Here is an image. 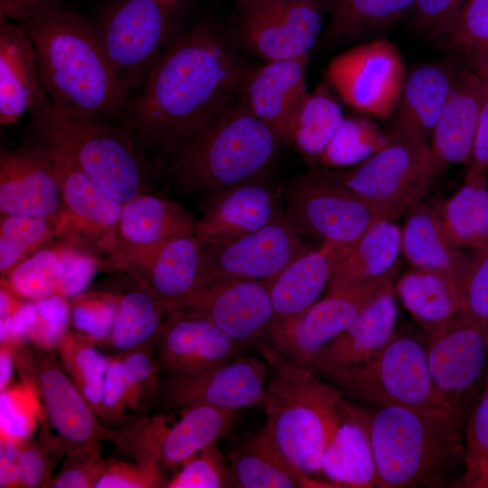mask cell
I'll list each match as a JSON object with an SVG mask.
<instances>
[{
    "label": "cell",
    "instance_id": "1",
    "mask_svg": "<svg viewBox=\"0 0 488 488\" xmlns=\"http://www.w3.org/2000/svg\"><path fill=\"white\" fill-rule=\"evenodd\" d=\"M249 72L221 31L201 21L173 38L119 127L147 156L157 152L158 164L235 104Z\"/></svg>",
    "mask_w": 488,
    "mask_h": 488
},
{
    "label": "cell",
    "instance_id": "2",
    "mask_svg": "<svg viewBox=\"0 0 488 488\" xmlns=\"http://www.w3.org/2000/svg\"><path fill=\"white\" fill-rule=\"evenodd\" d=\"M52 105L80 117L121 118L129 101L93 24L57 7L20 22Z\"/></svg>",
    "mask_w": 488,
    "mask_h": 488
},
{
    "label": "cell",
    "instance_id": "3",
    "mask_svg": "<svg viewBox=\"0 0 488 488\" xmlns=\"http://www.w3.org/2000/svg\"><path fill=\"white\" fill-rule=\"evenodd\" d=\"M351 405L371 441L378 488H457L465 471V431L449 413Z\"/></svg>",
    "mask_w": 488,
    "mask_h": 488
},
{
    "label": "cell",
    "instance_id": "4",
    "mask_svg": "<svg viewBox=\"0 0 488 488\" xmlns=\"http://www.w3.org/2000/svg\"><path fill=\"white\" fill-rule=\"evenodd\" d=\"M280 145L273 131L240 100L157 164L176 191L205 198L268 177Z\"/></svg>",
    "mask_w": 488,
    "mask_h": 488
},
{
    "label": "cell",
    "instance_id": "5",
    "mask_svg": "<svg viewBox=\"0 0 488 488\" xmlns=\"http://www.w3.org/2000/svg\"><path fill=\"white\" fill-rule=\"evenodd\" d=\"M258 350L268 366L261 402L265 426L287 460L305 475L321 473L324 450L342 419L343 392L264 340Z\"/></svg>",
    "mask_w": 488,
    "mask_h": 488
},
{
    "label": "cell",
    "instance_id": "6",
    "mask_svg": "<svg viewBox=\"0 0 488 488\" xmlns=\"http://www.w3.org/2000/svg\"><path fill=\"white\" fill-rule=\"evenodd\" d=\"M105 119L65 113L49 100L31 115L30 142L57 153L124 203L151 192L155 164L119 126Z\"/></svg>",
    "mask_w": 488,
    "mask_h": 488
},
{
    "label": "cell",
    "instance_id": "7",
    "mask_svg": "<svg viewBox=\"0 0 488 488\" xmlns=\"http://www.w3.org/2000/svg\"><path fill=\"white\" fill-rule=\"evenodd\" d=\"M309 369L352 399L448 413L429 376L427 334L395 333L380 351L361 361L313 362Z\"/></svg>",
    "mask_w": 488,
    "mask_h": 488
},
{
    "label": "cell",
    "instance_id": "8",
    "mask_svg": "<svg viewBox=\"0 0 488 488\" xmlns=\"http://www.w3.org/2000/svg\"><path fill=\"white\" fill-rule=\"evenodd\" d=\"M315 169L389 220L423 202L439 177L429 144L396 135L385 147L355 165Z\"/></svg>",
    "mask_w": 488,
    "mask_h": 488
},
{
    "label": "cell",
    "instance_id": "9",
    "mask_svg": "<svg viewBox=\"0 0 488 488\" xmlns=\"http://www.w3.org/2000/svg\"><path fill=\"white\" fill-rule=\"evenodd\" d=\"M179 13L174 0H117L93 24L129 95L140 88L175 36Z\"/></svg>",
    "mask_w": 488,
    "mask_h": 488
},
{
    "label": "cell",
    "instance_id": "10",
    "mask_svg": "<svg viewBox=\"0 0 488 488\" xmlns=\"http://www.w3.org/2000/svg\"><path fill=\"white\" fill-rule=\"evenodd\" d=\"M170 425L164 413L141 416L117 428L112 443L117 451L135 461L164 468L180 467L205 446L215 443L234 427L237 411L211 406L180 409Z\"/></svg>",
    "mask_w": 488,
    "mask_h": 488
},
{
    "label": "cell",
    "instance_id": "11",
    "mask_svg": "<svg viewBox=\"0 0 488 488\" xmlns=\"http://www.w3.org/2000/svg\"><path fill=\"white\" fill-rule=\"evenodd\" d=\"M285 213L304 238L352 249L366 230L385 219L315 168L292 180L283 191Z\"/></svg>",
    "mask_w": 488,
    "mask_h": 488
},
{
    "label": "cell",
    "instance_id": "12",
    "mask_svg": "<svg viewBox=\"0 0 488 488\" xmlns=\"http://www.w3.org/2000/svg\"><path fill=\"white\" fill-rule=\"evenodd\" d=\"M33 368L42 407L39 440L52 454L61 457L113 440L116 428L100 420L53 351L34 347Z\"/></svg>",
    "mask_w": 488,
    "mask_h": 488
},
{
    "label": "cell",
    "instance_id": "13",
    "mask_svg": "<svg viewBox=\"0 0 488 488\" xmlns=\"http://www.w3.org/2000/svg\"><path fill=\"white\" fill-rule=\"evenodd\" d=\"M405 76L399 48L382 38L337 54L326 70L328 83L346 104L379 120L393 114Z\"/></svg>",
    "mask_w": 488,
    "mask_h": 488
},
{
    "label": "cell",
    "instance_id": "14",
    "mask_svg": "<svg viewBox=\"0 0 488 488\" xmlns=\"http://www.w3.org/2000/svg\"><path fill=\"white\" fill-rule=\"evenodd\" d=\"M487 355L483 332L464 314L442 331L427 335L431 381L464 431L484 380Z\"/></svg>",
    "mask_w": 488,
    "mask_h": 488
},
{
    "label": "cell",
    "instance_id": "15",
    "mask_svg": "<svg viewBox=\"0 0 488 488\" xmlns=\"http://www.w3.org/2000/svg\"><path fill=\"white\" fill-rule=\"evenodd\" d=\"M240 38L269 61L309 54L334 0H234Z\"/></svg>",
    "mask_w": 488,
    "mask_h": 488
},
{
    "label": "cell",
    "instance_id": "16",
    "mask_svg": "<svg viewBox=\"0 0 488 488\" xmlns=\"http://www.w3.org/2000/svg\"><path fill=\"white\" fill-rule=\"evenodd\" d=\"M42 147L51 158L61 186V206L56 224L59 237L82 251L105 258L117 242L122 203L62 156Z\"/></svg>",
    "mask_w": 488,
    "mask_h": 488
},
{
    "label": "cell",
    "instance_id": "17",
    "mask_svg": "<svg viewBox=\"0 0 488 488\" xmlns=\"http://www.w3.org/2000/svg\"><path fill=\"white\" fill-rule=\"evenodd\" d=\"M268 379L265 360L238 356L191 374H160L154 400L167 410L211 406L237 411L262 402Z\"/></svg>",
    "mask_w": 488,
    "mask_h": 488
},
{
    "label": "cell",
    "instance_id": "18",
    "mask_svg": "<svg viewBox=\"0 0 488 488\" xmlns=\"http://www.w3.org/2000/svg\"><path fill=\"white\" fill-rule=\"evenodd\" d=\"M163 305L166 314H186L210 321L244 346L267 340L274 324L268 286L260 281L225 280Z\"/></svg>",
    "mask_w": 488,
    "mask_h": 488
},
{
    "label": "cell",
    "instance_id": "19",
    "mask_svg": "<svg viewBox=\"0 0 488 488\" xmlns=\"http://www.w3.org/2000/svg\"><path fill=\"white\" fill-rule=\"evenodd\" d=\"M204 246L212 285L230 279L267 284L293 259L311 249L285 211L256 231Z\"/></svg>",
    "mask_w": 488,
    "mask_h": 488
},
{
    "label": "cell",
    "instance_id": "20",
    "mask_svg": "<svg viewBox=\"0 0 488 488\" xmlns=\"http://www.w3.org/2000/svg\"><path fill=\"white\" fill-rule=\"evenodd\" d=\"M390 286L391 277H387L348 291L326 293L285 330L266 341L289 360L309 368L314 356Z\"/></svg>",
    "mask_w": 488,
    "mask_h": 488
},
{
    "label": "cell",
    "instance_id": "21",
    "mask_svg": "<svg viewBox=\"0 0 488 488\" xmlns=\"http://www.w3.org/2000/svg\"><path fill=\"white\" fill-rule=\"evenodd\" d=\"M136 286L163 303L178 301L212 285L205 246L195 234L173 238L120 265Z\"/></svg>",
    "mask_w": 488,
    "mask_h": 488
},
{
    "label": "cell",
    "instance_id": "22",
    "mask_svg": "<svg viewBox=\"0 0 488 488\" xmlns=\"http://www.w3.org/2000/svg\"><path fill=\"white\" fill-rule=\"evenodd\" d=\"M61 206L59 179L43 147L29 142L14 149H1V215L31 216L57 224Z\"/></svg>",
    "mask_w": 488,
    "mask_h": 488
},
{
    "label": "cell",
    "instance_id": "23",
    "mask_svg": "<svg viewBox=\"0 0 488 488\" xmlns=\"http://www.w3.org/2000/svg\"><path fill=\"white\" fill-rule=\"evenodd\" d=\"M153 347L160 374H191L238 357L246 347L210 321L186 314L168 313Z\"/></svg>",
    "mask_w": 488,
    "mask_h": 488
},
{
    "label": "cell",
    "instance_id": "24",
    "mask_svg": "<svg viewBox=\"0 0 488 488\" xmlns=\"http://www.w3.org/2000/svg\"><path fill=\"white\" fill-rule=\"evenodd\" d=\"M283 191L268 177L241 183L203 198L195 235L204 243L223 242L256 231L283 210Z\"/></svg>",
    "mask_w": 488,
    "mask_h": 488
},
{
    "label": "cell",
    "instance_id": "25",
    "mask_svg": "<svg viewBox=\"0 0 488 488\" xmlns=\"http://www.w3.org/2000/svg\"><path fill=\"white\" fill-rule=\"evenodd\" d=\"M196 222L178 202L150 192L140 193L122 203L117 242L102 266L116 270L173 238L195 234Z\"/></svg>",
    "mask_w": 488,
    "mask_h": 488
},
{
    "label": "cell",
    "instance_id": "26",
    "mask_svg": "<svg viewBox=\"0 0 488 488\" xmlns=\"http://www.w3.org/2000/svg\"><path fill=\"white\" fill-rule=\"evenodd\" d=\"M350 250L321 244L296 257L267 283L274 324L267 340L285 330L320 299Z\"/></svg>",
    "mask_w": 488,
    "mask_h": 488
},
{
    "label": "cell",
    "instance_id": "27",
    "mask_svg": "<svg viewBox=\"0 0 488 488\" xmlns=\"http://www.w3.org/2000/svg\"><path fill=\"white\" fill-rule=\"evenodd\" d=\"M308 64L309 54L269 61L249 72L244 83L241 101L280 144H286L291 122L308 92Z\"/></svg>",
    "mask_w": 488,
    "mask_h": 488
},
{
    "label": "cell",
    "instance_id": "28",
    "mask_svg": "<svg viewBox=\"0 0 488 488\" xmlns=\"http://www.w3.org/2000/svg\"><path fill=\"white\" fill-rule=\"evenodd\" d=\"M486 94V88L473 69L457 66L429 144L438 175L453 165H470Z\"/></svg>",
    "mask_w": 488,
    "mask_h": 488
},
{
    "label": "cell",
    "instance_id": "29",
    "mask_svg": "<svg viewBox=\"0 0 488 488\" xmlns=\"http://www.w3.org/2000/svg\"><path fill=\"white\" fill-rule=\"evenodd\" d=\"M49 99L42 84L33 42L19 23L0 14V123L18 122Z\"/></svg>",
    "mask_w": 488,
    "mask_h": 488
},
{
    "label": "cell",
    "instance_id": "30",
    "mask_svg": "<svg viewBox=\"0 0 488 488\" xmlns=\"http://www.w3.org/2000/svg\"><path fill=\"white\" fill-rule=\"evenodd\" d=\"M456 69L453 61L425 63L406 74L390 117V131L400 137L430 144Z\"/></svg>",
    "mask_w": 488,
    "mask_h": 488
},
{
    "label": "cell",
    "instance_id": "31",
    "mask_svg": "<svg viewBox=\"0 0 488 488\" xmlns=\"http://www.w3.org/2000/svg\"><path fill=\"white\" fill-rule=\"evenodd\" d=\"M401 252V228L393 220H378L339 264L326 293L348 291L391 277Z\"/></svg>",
    "mask_w": 488,
    "mask_h": 488
},
{
    "label": "cell",
    "instance_id": "32",
    "mask_svg": "<svg viewBox=\"0 0 488 488\" xmlns=\"http://www.w3.org/2000/svg\"><path fill=\"white\" fill-rule=\"evenodd\" d=\"M232 487H317L318 481L298 471L284 455L266 426L229 454Z\"/></svg>",
    "mask_w": 488,
    "mask_h": 488
},
{
    "label": "cell",
    "instance_id": "33",
    "mask_svg": "<svg viewBox=\"0 0 488 488\" xmlns=\"http://www.w3.org/2000/svg\"><path fill=\"white\" fill-rule=\"evenodd\" d=\"M342 419L326 446L321 473L336 487L378 488L371 441L351 402L343 399Z\"/></svg>",
    "mask_w": 488,
    "mask_h": 488
},
{
    "label": "cell",
    "instance_id": "34",
    "mask_svg": "<svg viewBox=\"0 0 488 488\" xmlns=\"http://www.w3.org/2000/svg\"><path fill=\"white\" fill-rule=\"evenodd\" d=\"M439 202L423 201L406 212L401 250L411 267L445 275L454 283L465 250L450 241L439 214Z\"/></svg>",
    "mask_w": 488,
    "mask_h": 488
},
{
    "label": "cell",
    "instance_id": "35",
    "mask_svg": "<svg viewBox=\"0 0 488 488\" xmlns=\"http://www.w3.org/2000/svg\"><path fill=\"white\" fill-rule=\"evenodd\" d=\"M397 315L394 292L390 286L363 310L345 332L326 344L311 364L324 362L343 365L369 358L395 334Z\"/></svg>",
    "mask_w": 488,
    "mask_h": 488
},
{
    "label": "cell",
    "instance_id": "36",
    "mask_svg": "<svg viewBox=\"0 0 488 488\" xmlns=\"http://www.w3.org/2000/svg\"><path fill=\"white\" fill-rule=\"evenodd\" d=\"M395 289L427 335L442 331L463 314L455 285L445 275L411 267L399 278Z\"/></svg>",
    "mask_w": 488,
    "mask_h": 488
},
{
    "label": "cell",
    "instance_id": "37",
    "mask_svg": "<svg viewBox=\"0 0 488 488\" xmlns=\"http://www.w3.org/2000/svg\"><path fill=\"white\" fill-rule=\"evenodd\" d=\"M487 173L466 174L462 185L439 202L445 230L459 249H472L488 240Z\"/></svg>",
    "mask_w": 488,
    "mask_h": 488
},
{
    "label": "cell",
    "instance_id": "38",
    "mask_svg": "<svg viewBox=\"0 0 488 488\" xmlns=\"http://www.w3.org/2000/svg\"><path fill=\"white\" fill-rule=\"evenodd\" d=\"M343 117L342 108L329 87L321 83L302 100L291 122L286 144L309 164L318 165Z\"/></svg>",
    "mask_w": 488,
    "mask_h": 488
},
{
    "label": "cell",
    "instance_id": "39",
    "mask_svg": "<svg viewBox=\"0 0 488 488\" xmlns=\"http://www.w3.org/2000/svg\"><path fill=\"white\" fill-rule=\"evenodd\" d=\"M165 316L163 302L136 286L117 300L107 343L118 353L152 343Z\"/></svg>",
    "mask_w": 488,
    "mask_h": 488
},
{
    "label": "cell",
    "instance_id": "40",
    "mask_svg": "<svg viewBox=\"0 0 488 488\" xmlns=\"http://www.w3.org/2000/svg\"><path fill=\"white\" fill-rule=\"evenodd\" d=\"M417 0H334L325 40L361 37L410 14Z\"/></svg>",
    "mask_w": 488,
    "mask_h": 488
},
{
    "label": "cell",
    "instance_id": "41",
    "mask_svg": "<svg viewBox=\"0 0 488 488\" xmlns=\"http://www.w3.org/2000/svg\"><path fill=\"white\" fill-rule=\"evenodd\" d=\"M394 137L391 131H385L368 116H344L320 158L319 168L355 165L385 147Z\"/></svg>",
    "mask_w": 488,
    "mask_h": 488
},
{
    "label": "cell",
    "instance_id": "42",
    "mask_svg": "<svg viewBox=\"0 0 488 488\" xmlns=\"http://www.w3.org/2000/svg\"><path fill=\"white\" fill-rule=\"evenodd\" d=\"M93 344L79 333H67L56 351L62 368L100 418L108 357Z\"/></svg>",
    "mask_w": 488,
    "mask_h": 488
},
{
    "label": "cell",
    "instance_id": "43",
    "mask_svg": "<svg viewBox=\"0 0 488 488\" xmlns=\"http://www.w3.org/2000/svg\"><path fill=\"white\" fill-rule=\"evenodd\" d=\"M68 269L61 252L45 247L1 278V285L23 299L39 302L62 296Z\"/></svg>",
    "mask_w": 488,
    "mask_h": 488
},
{
    "label": "cell",
    "instance_id": "44",
    "mask_svg": "<svg viewBox=\"0 0 488 488\" xmlns=\"http://www.w3.org/2000/svg\"><path fill=\"white\" fill-rule=\"evenodd\" d=\"M59 231L51 221L23 215H1L0 276L5 277L25 259L47 247Z\"/></svg>",
    "mask_w": 488,
    "mask_h": 488
},
{
    "label": "cell",
    "instance_id": "45",
    "mask_svg": "<svg viewBox=\"0 0 488 488\" xmlns=\"http://www.w3.org/2000/svg\"><path fill=\"white\" fill-rule=\"evenodd\" d=\"M454 284L463 314L481 329L488 346V240L465 250Z\"/></svg>",
    "mask_w": 488,
    "mask_h": 488
},
{
    "label": "cell",
    "instance_id": "46",
    "mask_svg": "<svg viewBox=\"0 0 488 488\" xmlns=\"http://www.w3.org/2000/svg\"><path fill=\"white\" fill-rule=\"evenodd\" d=\"M42 419V407L33 378H24L0 391V438L17 444L31 439Z\"/></svg>",
    "mask_w": 488,
    "mask_h": 488
},
{
    "label": "cell",
    "instance_id": "47",
    "mask_svg": "<svg viewBox=\"0 0 488 488\" xmlns=\"http://www.w3.org/2000/svg\"><path fill=\"white\" fill-rule=\"evenodd\" d=\"M465 471L457 488H488V366L465 428Z\"/></svg>",
    "mask_w": 488,
    "mask_h": 488
},
{
    "label": "cell",
    "instance_id": "48",
    "mask_svg": "<svg viewBox=\"0 0 488 488\" xmlns=\"http://www.w3.org/2000/svg\"><path fill=\"white\" fill-rule=\"evenodd\" d=\"M442 42L473 67L488 51V0H465Z\"/></svg>",
    "mask_w": 488,
    "mask_h": 488
},
{
    "label": "cell",
    "instance_id": "49",
    "mask_svg": "<svg viewBox=\"0 0 488 488\" xmlns=\"http://www.w3.org/2000/svg\"><path fill=\"white\" fill-rule=\"evenodd\" d=\"M165 488H225L232 487L229 465L217 446L212 443L185 461Z\"/></svg>",
    "mask_w": 488,
    "mask_h": 488
},
{
    "label": "cell",
    "instance_id": "50",
    "mask_svg": "<svg viewBox=\"0 0 488 488\" xmlns=\"http://www.w3.org/2000/svg\"><path fill=\"white\" fill-rule=\"evenodd\" d=\"M130 378L120 354L108 357L105 374L101 421L107 427L120 428L136 418L130 411Z\"/></svg>",
    "mask_w": 488,
    "mask_h": 488
},
{
    "label": "cell",
    "instance_id": "51",
    "mask_svg": "<svg viewBox=\"0 0 488 488\" xmlns=\"http://www.w3.org/2000/svg\"><path fill=\"white\" fill-rule=\"evenodd\" d=\"M101 446L67 454L60 470L49 483L51 488H95L108 459Z\"/></svg>",
    "mask_w": 488,
    "mask_h": 488
},
{
    "label": "cell",
    "instance_id": "52",
    "mask_svg": "<svg viewBox=\"0 0 488 488\" xmlns=\"http://www.w3.org/2000/svg\"><path fill=\"white\" fill-rule=\"evenodd\" d=\"M166 483L163 469L156 465L109 458L95 488H157Z\"/></svg>",
    "mask_w": 488,
    "mask_h": 488
},
{
    "label": "cell",
    "instance_id": "53",
    "mask_svg": "<svg viewBox=\"0 0 488 488\" xmlns=\"http://www.w3.org/2000/svg\"><path fill=\"white\" fill-rule=\"evenodd\" d=\"M62 297L54 296L39 301L35 323L29 333L35 347L56 350L67 333L68 311Z\"/></svg>",
    "mask_w": 488,
    "mask_h": 488
},
{
    "label": "cell",
    "instance_id": "54",
    "mask_svg": "<svg viewBox=\"0 0 488 488\" xmlns=\"http://www.w3.org/2000/svg\"><path fill=\"white\" fill-rule=\"evenodd\" d=\"M117 301L85 299L73 309L72 320L79 334L94 344L107 343L114 322Z\"/></svg>",
    "mask_w": 488,
    "mask_h": 488
},
{
    "label": "cell",
    "instance_id": "55",
    "mask_svg": "<svg viewBox=\"0 0 488 488\" xmlns=\"http://www.w3.org/2000/svg\"><path fill=\"white\" fill-rule=\"evenodd\" d=\"M465 0H417L413 23L429 38L442 40L453 27Z\"/></svg>",
    "mask_w": 488,
    "mask_h": 488
},
{
    "label": "cell",
    "instance_id": "56",
    "mask_svg": "<svg viewBox=\"0 0 488 488\" xmlns=\"http://www.w3.org/2000/svg\"><path fill=\"white\" fill-rule=\"evenodd\" d=\"M58 458L40 440L30 439L22 444L18 464L19 487H48Z\"/></svg>",
    "mask_w": 488,
    "mask_h": 488
},
{
    "label": "cell",
    "instance_id": "57",
    "mask_svg": "<svg viewBox=\"0 0 488 488\" xmlns=\"http://www.w3.org/2000/svg\"><path fill=\"white\" fill-rule=\"evenodd\" d=\"M482 172H488V91L481 108L473 156L466 174Z\"/></svg>",
    "mask_w": 488,
    "mask_h": 488
},
{
    "label": "cell",
    "instance_id": "58",
    "mask_svg": "<svg viewBox=\"0 0 488 488\" xmlns=\"http://www.w3.org/2000/svg\"><path fill=\"white\" fill-rule=\"evenodd\" d=\"M60 0H0V14L19 22L60 7Z\"/></svg>",
    "mask_w": 488,
    "mask_h": 488
},
{
    "label": "cell",
    "instance_id": "59",
    "mask_svg": "<svg viewBox=\"0 0 488 488\" xmlns=\"http://www.w3.org/2000/svg\"><path fill=\"white\" fill-rule=\"evenodd\" d=\"M21 445L0 438V487H19L18 464Z\"/></svg>",
    "mask_w": 488,
    "mask_h": 488
},
{
    "label": "cell",
    "instance_id": "60",
    "mask_svg": "<svg viewBox=\"0 0 488 488\" xmlns=\"http://www.w3.org/2000/svg\"><path fill=\"white\" fill-rule=\"evenodd\" d=\"M15 363L14 347L9 343L0 344V391L10 386Z\"/></svg>",
    "mask_w": 488,
    "mask_h": 488
},
{
    "label": "cell",
    "instance_id": "61",
    "mask_svg": "<svg viewBox=\"0 0 488 488\" xmlns=\"http://www.w3.org/2000/svg\"><path fill=\"white\" fill-rule=\"evenodd\" d=\"M473 70L488 91V51L473 65Z\"/></svg>",
    "mask_w": 488,
    "mask_h": 488
}]
</instances>
